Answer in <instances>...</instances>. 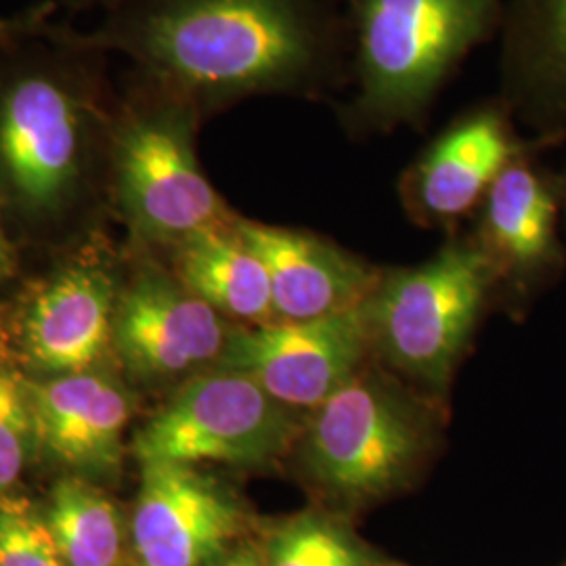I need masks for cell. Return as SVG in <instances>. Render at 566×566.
<instances>
[{
    "mask_svg": "<svg viewBox=\"0 0 566 566\" xmlns=\"http://www.w3.org/2000/svg\"><path fill=\"white\" fill-rule=\"evenodd\" d=\"M114 44L202 116L264 95L334 105L350 82L343 0H143Z\"/></svg>",
    "mask_w": 566,
    "mask_h": 566,
    "instance_id": "obj_1",
    "label": "cell"
},
{
    "mask_svg": "<svg viewBox=\"0 0 566 566\" xmlns=\"http://www.w3.org/2000/svg\"><path fill=\"white\" fill-rule=\"evenodd\" d=\"M350 82L332 105L353 142L426 130L468 57L500 39L507 0H343Z\"/></svg>",
    "mask_w": 566,
    "mask_h": 566,
    "instance_id": "obj_2",
    "label": "cell"
},
{
    "mask_svg": "<svg viewBox=\"0 0 566 566\" xmlns=\"http://www.w3.org/2000/svg\"><path fill=\"white\" fill-rule=\"evenodd\" d=\"M430 446L432 424L422 405L365 365L313 411L301 434V462L327 497L357 506L403 486Z\"/></svg>",
    "mask_w": 566,
    "mask_h": 566,
    "instance_id": "obj_3",
    "label": "cell"
},
{
    "mask_svg": "<svg viewBox=\"0 0 566 566\" xmlns=\"http://www.w3.org/2000/svg\"><path fill=\"white\" fill-rule=\"evenodd\" d=\"M497 271L472 238H453L418 266L382 273L365 313L386 361L424 385H446Z\"/></svg>",
    "mask_w": 566,
    "mask_h": 566,
    "instance_id": "obj_4",
    "label": "cell"
},
{
    "mask_svg": "<svg viewBox=\"0 0 566 566\" xmlns=\"http://www.w3.org/2000/svg\"><path fill=\"white\" fill-rule=\"evenodd\" d=\"M200 109L149 84L116 143L120 202L133 224L154 242H185L221 229L235 217L206 179L196 154Z\"/></svg>",
    "mask_w": 566,
    "mask_h": 566,
    "instance_id": "obj_5",
    "label": "cell"
},
{
    "mask_svg": "<svg viewBox=\"0 0 566 566\" xmlns=\"http://www.w3.org/2000/svg\"><path fill=\"white\" fill-rule=\"evenodd\" d=\"M304 426L245 374L221 367L189 380L135 437L142 464L263 465L282 458Z\"/></svg>",
    "mask_w": 566,
    "mask_h": 566,
    "instance_id": "obj_6",
    "label": "cell"
},
{
    "mask_svg": "<svg viewBox=\"0 0 566 566\" xmlns=\"http://www.w3.org/2000/svg\"><path fill=\"white\" fill-rule=\"evenodd\" d=\"M552 143L523 139L497 95L458 112L432 137L401 179V200L420 224L453 227L481 208L510 163Z\"/></svg>",
    "mask_w": 566,
    "mask_h": 566,
    "instance_id": "obj_7",
    "label": "cell"
},
{
    "mask_svg": "<svg viewBox=\"0 0 566 566\" xmlns=\"http://www.w3.org/2000/svg\"><path fill=\"white\" fill-rule=\"evenodd\" d=\"M371 332L364 306L306 322L229 334L221 365L245 374L292 409H317L365 367Z\"/></svg>",
    "mask_w": 566,
    "mask_h": 566,
    "instance_id": "obj_8",
    "label": "cell"
},
{
    "mask_svg": "<svg viewBox=\"0 0 566 566\" xmlns=\"http://www.w3.org/2000/svg\"><path fill=\"white\" fill-rule=\"evenodd\" d=\"M88 112L65 76L32 70L0 88V166L23 202L53 208L81 168Z\"/></svg>",
    "mask_w": 566,
    "mask_h": 566,
    "instance_id": "obj_9",
    "label": "cell"
},
{
    "mask_svg": "<svg viewBox=\"0 0 566 566\" xmlns=\"http://www.w3.org/2000/svg\"><path fill=\"white\" fill-rule=\"evenodd\" d=\"M240 528L235 500L196 465L143 464L133 518L143 566H208Z\"/></svg>",
    "mask_w": 566,
    "mask_h": 566,
    "instance_id": "obj_10",
    "label": "cell"
},
{
    "mask_svg": "<svg viewBox=\"0 0 566 566\" xmlns=\"http://www.w3.org/2000/svg\"><path fill=\"white\" fill-rule=\"evenodd\" d=\"M235 231L266 269L277 322H306L359 308L385 273L306 229L235 219Z\"/></svg>",
    "mask_w": 566,
    "mask_h": 566,
    "instance_id": "obj_11",
    "label": "cell"
},
{
    "mask_svg": "<svg viewBox=\"0 0 566 566\" xmlns=\"http://www.w3.org/2000/svg\"><path fill=\"white\" fill-rule=\"evenodd\" d=\"M114 338L122 359L145 378H170L221 359L229 332L221 313L179 280L149 271L120 298Z\"/></svg>",
    "mask_w": 566,
    "mask_h": 566,
    "instance_id": "obj_12",
    "label": "cell"
},
{
    "mask_svg": "<svg viewBox=\"0 0 566 566\" xmlns=\"http://www.w3.org/2000/svg\"><path fill=\"white\" fill-rule=\"evenodd\" d=\"M497 97L537 139H565L566 0H507Z\"/></svg>",
    "mask_w": 566,
    "mask_h": 566,
    "instance_id": "obj_13",
    "label": "cell"
},
{
    "mask_svg": "<svg viewBox=\"0 0 566 566\" xmlns=\"http://www.w3.org/2000/svg\"><path fill=\"white\" fill-rule=\"evenodd\" d=\"M114 287L105 271L74 264L49 283L23 319L30 361L61 376L86 374L114 332Z\"/></svg>",
    "mask_w": 566,
    "mask_h": 566,
    "instance_id": "obj_14",
    "label": "cell"
},
{
    "mask_svg": "<svg viewBox=\"0 0 566 566\" xmlns=\"http://www.w3.org/2000/svg\"><path fill=\"white\" fill-rule=\"evenodd\" d=\"M34 439L63 464L103 472L122 458L130 403L120 388L91 374L25 382Z\"/></svg>",
    "mask_w": 566,
    "mask_h": 566,
    "instance_id": "obj_15",
    "label": "cell"
},
{
    "mask_svg": "<svg viewBox=\"0 0 566 566\" xmlns=\"http://www.w3.org/2000/svg\"><path fill=\"white\" fill-rule=\"evenodd\" d=\"M533 151L516 158L493 182L479 208V229L470 235L502 273H535L558 256V193Z\"/></svg>",
    "mask_w": 566,
    "mask_h": 566,
    "instance_id": "obj_16",
    "label": "cell"
},
{
    "mask_svg": "<svg viewBox=\"0 0 566 566\" xmlns=\"http://www.w3.org/2000/svg\"><path fill=\"white\" fill-rule=\"evenodd\" d=\"M175 271L182 287L217 313L254 325L277 322L266 269L235 231V221L177 243Z\"/></svg>",
    "mask_w": 566,
    "mask_h": 566,
    "instance_id": "obj_17",
    "label": "cell"
},
{
    "mask_svg": "<svg viewBox=\"0 0 566 566\" xmlns=\"http://www.w3.org/2000/svg\"><path fill=\"white\" fill-rule=\"evenodd\" d=\"M46 523L65 565H118L120 518L116 506L99 489L81 479H63L53 489Z\"/></svg>",
    "mask_w": 566,
    "mask_h": 566,
    "instance_id": "obj_18",
    "label": "cell"
},
{
    "mask_svg": "<svg viewBox=\"0 0 566 566\" xmlns=\"http://www.w3.org/2000/svg\"><path fill=\"white\" fill-rule=\"evenodd\" d=\"M269 566H361V554L338 526L304 516L277 533Z\"/></svg>",
    "mask_w": 566,
    "mask_h": 566,
    "instance_id": "obj_19",
    "label": "cell"
},
{
    "mask_svg": "<svg viewBox=\"0 0 566 566\" xmlns=\"http://www.w3.org/2000/svg\"><path fill=\"white\" fill-rule=\"evenodd\" d=\"M0 566H67L46 518L21 497H0Z\"/></svg>",
    "mask_w": 566,
    "mask_h": 566,
    "instance_id": "obj_20",
    "label": "cell"
},
{
    "mask_svg": "<svg viewBox=\"0 0 566 566\" xmlns=\"http://www.w3.org/2000/svg\"><path fill=\"white\" fill-rule=\"evenodd\" d=\"M34 437L25 385L0 367V491L20 479Z\"/></svg>",
    "mask_w": 566,
    "mask_h": 566,
    "instance_id": "obj_21",
    "label": "cell"
},
{
    "mask_svg": "<svg viewBox=\"0 0 566 566\" xmlns=\"http://www.w3.org/2000/svg\"><path fill=\"white\" fill-rule=\"evenodd\" d=\"M223 566H269L264 565L261 558H256L254 554H248V552H240V554H235V556H231V558H227L224 560Z\"/></svg>",
    "mask_w": 566,
    "mask_h": 566,
    "instance_id": "obj_22",
    "label": "cell"
},
{
    "mask_svg": "<svg viewBox=\"0 0 566 566\" xmlns=\"http://www.w3.org/2000/svg\"><path fill=\"white\" fill-rule=\"evenodd\" d=\"M20 28V21L0 20V39H4V36H11V34H15V32H18Z\"/></svg>",
    "mask_w": 566,
    "mask_h": 566,
    "instance_id": "obj_23",
    "label": "cell"
},
{
    "mask_svg": "<svg viewBox=\"0 0 566 566\" xmlns=\"http://www.w3.org/2000/svg\"><path fill=\"white\" fill-rule=\"evenodd\" d=\"M7 264V252H4V243H2V235H0V273L4 271Z\"/></svg>",
    "mask_w": 566,
    "mask_h": 566,
    "instance_id": "obj_24",
    "label": "cell"
},
{
    "mask_svg": "<svg viewBox=\"0 0 566 566\" xmlns=\"http://www.w3.org/2000/svg\"><path fill=\"white\" fill-rule=\"evenodd\" d=\"M143 566V565H142Z\"/></svg>",
    "mask_w": 566,
    "mask_h": 566,
    "instance_id": "obj_25",
    "label": "cell"
}]
</instances>
